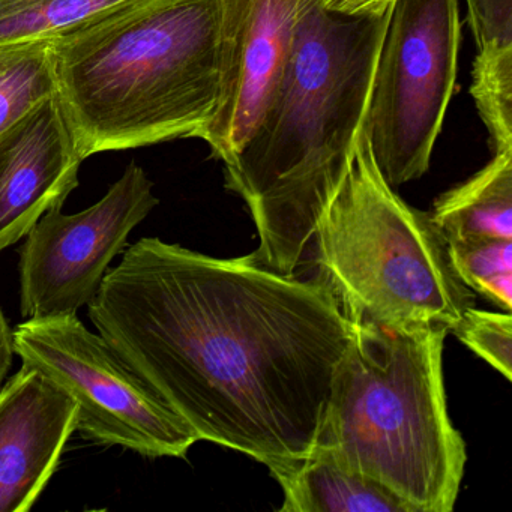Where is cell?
I'll use <instances>...</instances> for the list:
<instances>
[{"label": "cell", "instance_id": "1", "mask_svg": "<svg viewBox=\"0 0 512 512\" xmlns=\"http://www.w3.org/2000/svg\"><path fill=\"white\" fill-rule=\"evenodd\" d=\"M88 314L199 440L250 455L271 473L313 454L353 331L320 277L160 238L124 251Z\"/></svg>", "mask_w": 512, "mask_h": 512}, {"label": "cell", "instance_id": "2", "mask_svg": "<svg viewBox=\"0 0 512 512\" xmlns=\"http://www.w3.org/2000/svg\"><path fill=\"white\" fill-rule=\"evenodd\" d=\"M391 10L343 16L319 0H301L280 88L226 164L227 188L256 224L260 244L253 256L272 271L295 274L349 172Z\"/></svg>", "mask_w": 512, "mask_h": 512}, {"label": "cell", "instance_id": "3", "mask_svg": "<svg viewBox=\"0 0 512 512\" xmlns=\"http://www.w3.org/2000/svg\"><path fill=\"white\" fill-rule=\"evenodd\" d=\"M220 0H131L52 43L83 160L199 137L218 100Z\"/></svg>", "mask_w": 512, "mask_h": 512}, {"label": "cell", "instance_id": "4", "mask_svg": "<svg viewBox=\"0 0 512 512\" xmlns=\"http://www.w3.org/2000/svg\"><path fill=\"white\" fill-rule=\"evenodd\" d=\"M352 323L313 452L373 482L410 512L452 511L467 454L446 406L449 329Z\"/></svg>", "mask_w": 512, "mask_h": 512}, {"label": "cell", "instance_id": "5", "mask_svg": "<svg viewBox=\"0 0 512 512\" xmlns=\"http://www.w3.org/2000/svg\"><path fill=\"white\" fill-rule=\"evenodd\" d=\"M313 244L320 278L350 320L391 329L442 325L451 332L473 307L448 242L430 214L407 205L385 181L365 128Z\"/></svg>", "mask_w": 512, "mask_h": 512}, {"label": "cell", "instance_id": "6", "mask_svg": "<svg viewBox=\"0 0 512 512\" xmlns=\"http://www.w3.org/2000/svg\"><path fill=\"white\" fill-rule=\"evenodd\" d=\"M457 0H395L364 128L392 188L421 178L442 130L457 76Z\"/></svg>", "mask_w": 512, "mask_h": 512}, {"label": "cell", "instance_id": "7", "mask_svg": "<svg viewBox=\"0 0 512 512\" xmlns=\"http://www.w3.org/2000/svg\"><path fill=\"white\" fill-rule=\"evenodd\" d=\"M22 365L77 404V431L101 446L148 458H185L199 437L77 314L25 319L14 329Z\"/></svg>", "mask_w": 512, "mask_h": 512}, {"label": "cell", "instance_id": "8", "mask_svg": "<svg viewBox=\"0 0 512 512\" xmlns=\"http://www.w3.org/2000/svg\"><path fill=\"white\" fill-rule=\"evenodd\" d=\"M142 167L131 163L106 196L77 214L55 208L20 248V311L25 319L68 316L88 307L130 233L160 200Z\"/></svg>", "mask_w": 512, "mask_h": 512}, {"label": "cell", "instance_id": "9", "mask_svg": "<svg viewBox=\"0 0 512 512\" xmlns=\"http://www.w3.org/2000/svg\"><path fill=\"white\" fill-rule=\"evenodd\" d=\"M301 0H220L218 100L200 133L229 164L256 130L286 74Z\"/></svg>", "mask_w": 512, "mask_h": 512}, {"label": "cell", "instance_id": "10", "mask_svg": "<svg viewBox=\"0 0 512 512\" xmlns=\"http://www.w3.org/2000/svg\"><path fill=\"white\" fill-rule=\"evenodd\" d=\"M83 161L56 95L0 133V253L64 206Z\"/></svg>", "mask_w": 512, "mask_h": 512}, {"label": "cell", "instance_id": "11", "mask_svg": "<svg viewBox=\"0 0 512 512\" xmlns=\"http://www.w3.org/2000/svg\"><path fill=\"white\" fill-rule=\"evenodd\" d=\"M77 431V404L22 365L0 391V512H26L55 475Z\"/></svg>", "mask_w": 512, "mask_h": 512}, {"label": "cell", "instance_id": "12", "mask_svg": "<svg viewBox=\"0 0 512 512\" xmlns=\"http://www.w3.org/2000/svg\"><path fill=\"white\" fill-rule=\"evenodd\" d=\"M431 220L446 242L512 241V151L493 160L434 202Z\"/></svg>", "mask_w": 512, "mask_h": 512}, {"label": "cell", "instance_id": "13", "mask_svg": "<svg viewBox=\"0 0 512 512\" xmlns=\"http://www.w3.org/2000/svg\"><path fill=\"white\" fill-rule=\"evenodd\" d=\"M271 475L283 488L280 512H410L373 482L316 452Z\"/></svg>", "mask_w": 512, "mask_h": 512}, {"label": "cell", "instance_id": "14", "mask_svg": "<svg viewBox=\"0 0 512 512\" xmlns=\"http://www.w3.org/2000/svg\"><path fill=\"white\" fill-rule=\"evenodd\" d=\"M131 0H0V47L49 41Z\"/></svg>", "mask_w": 512, "mask_h": 512}, {"label": "cell", "instance_id": "15", "mask_svg": "<svg viewBox=\"0 0 512 512\" xmlns=\"http://www.w3.org/2000/svg\"><path fill=\"white\" fill-rule=\"evenodd\" d=\"M50 41L0 47V133L56 95Z\"/></svg>", "mask_w": 512, "mask_h": 512}, {"label": "cell", "instance_id": "16", "mask_svg": "<svg viewBox=\"0 0 512 512\" xmlns=\"http://www.w3.org/2000/svg\"><path fill=\"white\" fill-rule=\"evenodd\" d=\"M449 256L455 274L470 292L511 313L512 241L473 239L449 242Z\"/></svg>", "mask_w": 512, "mask_h": 512}, {"label": "cell", "instance_id": "17", "mask_svg": "<svg viewBox=\"0 0 512 512\" xmlns=\"http://www.w3.org/2000/svg\"><path fill=\"white\" fill-rule=\"evenodd\" d=\"M470 92L494 154L512 151V50L476 56Z\"/></svg>", "mask_w": 512, "mask_h": 512}, {"label": "cell", "instance_id": "18", "mask_svg": "<svg viewBox=\"0 0 512 512\" xmlns=\"http://www.w3.org/2000/svg\"><path fill=\"white\" fill-rule=\"evenodd\" d=\"M458 340L479 358L512 379V317L511 313H494L469 307L452 329Z\"/></svg>", "mask_w": 512, "mask_h": 512}, {"label": "cell", "instance_id": "19", "mask_svg": "<svg viewBox=\"0 0 512 512\" xmlns=\"http://www.w3.org/2000/svg\"><path fill=\"white\" fill-rule=\"evenodd\" d=\"M478 55L512 50V0H466Z\"/></svg>", "mask_w": 512, "mask_h": 512}, {"label": "cell", "instance_id": "20", "mask_svg": "<svg viewBox=\"0 0 512 512\" xmlns=\"http://www.w3.org/2000/svg\"><path fill=\"white\" fill-rule=\"evenodd\" d=\"M325 10L343 16H362L377 13L394 5L395 0H319Z\"/></svg>", "mask_w": 512, "mask_h": 512}, {"label": "cell", "instance_id": "21", "mask_svg": "<svg viewBox=\"0 0 512 512\" xmlns=\"http://www.w3.org/2000/svg\"><path fill=\"white\" fill-rule=\"evenodd\" d=\"M16 355L14 350V329L8 323L4 310L0 307V391L7 382L13 358Z\"/></svg>", "mask_w": 512, "mask_h": 512}]
</instances>
